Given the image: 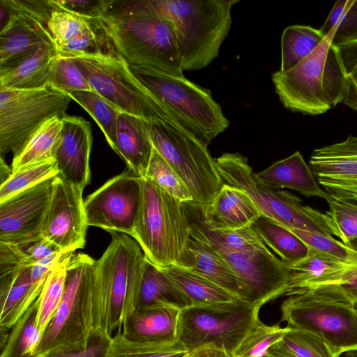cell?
<instances>
[{"instance_id": "obj_58", "label": "cell", "mask_w": 357, "mask_h": 357, "mask_svg": "<svg viewBox=\"0 0 357 357\" xmlns=\"http://www.w3.org/2000/svg\"><path fill=\"white\" fill-rule=\"evenodd\" d=\"M356 307H357V305H356Z\"/></svg>"}, {"instance_id": "obj_17", "label": "cell", "mask_w": 357, "mask_h": 357, "mask_svg": "<svg viewBox=\"0 0 357 357\" xmlns=\"http://www.w3.org/2000/svg\"><path fill=\"white\" fill-rule=\"evenodd\" d=\"M83 190L59 175L54 177L41 235L64 252H75L85 245L88 225Z\"/></svg>"}, {"instance_id": "obj_55", "label": "cell", "mask_w": 357, "mask_h": 357, "mask_svg": "<svg viewBox=\"0 0 357 357\" xmlns=\"http://www.w3.org/2000/svg\"><path fill=\"white\" fill-rule=\"evenodd\" d=\"M268 357H297L282 343L279 342L273 345L268 351Z\"/></svg>"}, {"instance_id": "obj_20", "label": "cell", "mask_w": 357, "mask_h": 357, "mask_svg": "<svg viewBox=\"0 0 357 357\" xmlns=\"http://www.w3.org/2000/svg\"><path fill=\"white\" fill-rule=\"evenodd\" d=\"M61 137L55 150L59 174L64 180L82 189L90 181V153L93 137L86 120L66 114L62 118Z\"/></svg>"}, {"instance_id": "obj_50", "label": "cell", "mask_w": 357, "mask_h": 357, "mask_svg": "<svg viewBox=\"0 0 357 357\" xmlns=\"http://www.w3.org/2000/svg\"><path fill=\"white\" fill-rule=\"evenodd\" d=\"M60 10L82 18L96 20L107 15L114 0H54Z\"/></svg>"}, {"instance_id": "obj_47", "label": "cell", "mask_w": 357, "mask_h": 357, "mask_svg": "<svg viewBox=\"0 0 357 357\" xmlns=\"http://www.w3.org/2000/svg\"><path fill=\"white\" fill-rule=\"evenodd\" d=\"M287 228L298 236L310 248L346 262L357 264V250L335 240L333 236H328L292 227Z\"/></svg>"}, {"instance_id": "obj_31", "label": "cell", "mask_w": 357, "mask_h": 357, "mask_svg": "<svg viewBox=\"0 0 357 357\" xmlns=\"http://www.w3.org/2000/svg\"><path fill=\"white\" fill-rule=\"evenodd\" d=\"M264 244L287 266L303 259L310 247L284 225L260 214L251 225Z\"/></svg>"}, {"instance_id": "obj_4", "label": "cell", "mask_w": 357, "mask_h": 357, "mask_svg": "<svg viewBox=\"0 0 357 357\" xmlns=\"http://www.w3.org/2000/svg\"><path fill=\"white\" fill-rule=\"evenodd\" d=\"M190 227L183 202L148 178H142V194L133 238L145 257L160 268L176 265L187 268Z\"/></svg>"}, {"instance_id": "obj_42", "label": "cell", "mask_w": 357, "mask_h": 357, "mask_svg": "<svg viewBox=\"0 0 357 357\" xmlns=\"http://www.w3.org/2000/svg\"><path fill=\"white\" fill-rule=\"evenodd\" d=\"M291 329L279 324L266 325L260 321L243 338L232 357H268V349L282 341Z\"/></svg>"}, {"instance_id": "obj_38", "label": "cell", "mask_w": 357, "mask_h": 357, "mask_svg": "<svg viewBox=\"0 0 357 357\" xmlns=\"http://www.w3.org/2000/svg\"><path fill=\"white\" fill-rule=\"evenodd\" d=\"M73 252H68L47 278L40 296L38 298L37 326L42 334L54 317L63 298L66 264Z\"/></svg>"}, {"instance_id": "obj_30", "label": "cell", "mask_w": 357, "mask_h": 357, "mask_svg": "<svg viewBox=\"0 0 357 357\" xmlns=\"http://www.w3.org/2000/svg\"><path fill=\"white\" fill-rule=\"evenodd\" d=\"M57 55L54 45H45L17 66L0 69V88L36 89L46 86L52 61Z\"/></svg>"}, {"instance_id": "obj_6", "label": "cell", "mask_w": 357, "mask_h": 357, "mask_svg": "<svg viewBox=\"0 0 357 357\" xmlns=\"http://www.w3.org/2000/svg\"><path fill=\"white\" fill-rule=\"evenodd\" d=\"M98 20L128 65L183 76L176 35L169 22L144 15L109 13Z\"/></svg>"}, {"instance_id": "obj_33", "label": "cell", "mask_w": 357, "mask_h": 357, "mask_svg": "<svg viewBox=\"0 0 357 357\" xmlns=\"http://www.w3.org/2000/svg\"><path fill=\"white\" fill-rule=\"evenodd\" d=\"M162 269L188 296L192 305L227 303L238 298L189 268L172 265Z\"/></svg>"}, {"instance_id": "obj_27", "label": "cell", "mask_w": 357, "mask_h": 357, "mask_svg": "<svg viewBox=\"0 0 357 357\" xmlns=\"http://www.w3.org/2000/svg\"><path fill=\"white\" fill-rule=\"evenodd\" d=\"M188 250L192 264L189 268L238 298L248 302L245 286L224 258L210 245L190 235Z\"/></svg>"}, {"instance_id": "obj_28", "label": "cell", "mask_w": 357, "mask_h": 357, "mask_svg": "<svg viewBox=\"0 0 357 357\" xmlns=\"http://www.w3.org/2000/svg\"><path fill=\"white\" fill-rule=\"evenodd\" d=\"M191 305L190 300L165 271L145 257L135 310L154 306L182 310Z\"/></svg>"}, {"instance_id": "obj_44", "label": "cell", "mask_w": 357, "mask_h": 357, "mask_svg": "<svg viewBox=\"0 0 357 357\" xmlns=\"http://www.w3.org/2000/svg\"><path fill=\"white\" fill-rule=\"evenodd\" d=\"M281 342L297 357H340L324 339L310 331L291 328Z\"/></svg>"}, {"instance_id": "obj_34", "label": "cell", "mask_w": 357, "mask_h": 357, "mask_svg": "<svg viewBox=\"0 0 357 357\" xmlns=\"http://www.w3.org/2000/svg\"><path fill=\"white\" fill-rule=\"evenodd\" d=\"M62 126V118L59 117H54L41 126L20 152L13 156L11 172L54 158L61 137Z\"/></svg>"}, {"instance_id": "obj_7", "label": "cell", "mask_w": 357, "mask_h": 357, "mask_svg": "<svg viewBox=\"0 0 357 357\" xmlns=\"http://www.w3.org/2000/svg\"><path fill=\"white\" fill-rule=\"evenodd\" d=\"M109 233L112 241L96 260V271L106 330L112 336L135 310L145 256L131 236L118 231Z\"/></svg>"}, {"instance_id": "obj_1", "label": "cell", "mask_w": 357, "mask_h": 357, "mask_svg": "<svg viewBox=\"0 0 357 357\" xmlns=\"http://www.w3.org/2000/svg\"><path fill=\"white\" fill-rule=\"evenodd\" d=\"M239 0L116 1L112 15H144L169 22L175 31L183 70L208 66L218 55Z\"/></svg>"}, {"instance_id": "obj_35", "label": "cell", "mask_w": 357, "mask_h": 357, "mask_svg": "<svg viewBox=\"0 0 357 357\" xmlns=\"http://www.w3.org/2000/svg\"><path fill=\"white\" fill-rule=\"evenodd\" d=\"M325 36L319 29L305 25H291L285 28L281 36L280 72L294 67L312 53L322 43Z\"/></svg>"}, {"instance_id": "obj_53", "label": "cell", "mask_w": 357, "mask_h": 357, "mask_svg": "<svg viewBox=\"0 0 357 357\" xmlns=\"http://www.w3.org/2000/svg\"><path fill=\"white\" fill-rule=\"evenodd\" d=\"M342 102L357 111V65L347 76V91Z\"/></svg>"}, {"instance_id": "obj_51", "label": "cell", "mask_w": 357, "mask_h": 357, "mask_svg": "<svg viewBox=\"0 0 357 357\" xmlns=\"http://www.w3.org/2000/svg\"><path fill=\"white\" fill-rule=\"evenodd\" d=\"M321 287L338 298L357 305V266L349 270L336 284Z\"/></svg>"}, {"instance_id": "obj_54", "label": "cell", "mask_w": 357, "mask_h": 357, "mask_svg": "<svg viewBox=\"0 0 357 357\" xmlns=\"http://www.w3.org/2000/svg\"><path fill=\"white\" fill-rule=\"evenodd\" d=\"M190 354L195 357H232L225 350L212 347H204Z\"/></svg>"}, {"instance_id": "obj_9", "label": "cell", "mask_w": 357, "mask_h": 357, "mask_svg": "<svg viewBox=\"0 0 357 357\" xmlns=\"http://www.w3.org/2000/svg\"><path fill=\"white\" fill-rule=\"evenodd\" d=\"M260 307L240 298L206 305H191L180 310L178 340L192 353L212 347L231 356L259 322Z\"/></svg>"}, {"instance_id": "obj_12", "label": "cell", "mask_w": 357, "mask_h": 357, "mask_svg": "<svg viewBox=\"0 0 357 357\" xmlns=\"http://www.w3.org/2000/svg\"><path fill=\"white\" fill-rule=\"evenodd\" d=\"M153 148L177 172L192 202L210 204L224 183L207 146L178 126L166 121L151 123Z\"/></svg>"}, {"instance_id": "obj_26", "label": "cell", "mask_w": 357, "mask_h": 357, "mask_svg": "<svg viewBox=\"0 0 357 357\" xmlns=\"http://www.w3.org/2000/svg\"><path fill=\"white\" fill-rule=\"evenodd\" d=\"M254 176L268 187L289 188L307 198L318 197L327 200L329 196V193L318 183L300 151H296L290 156L274 162L261 172L254 173Z\"/></svg>"}, {"instance_id": "obj_48", "label": "cell", "mask_w": 357, "mask_h": 357, "mask_svg": "<svg viewBox=\"0 0 357 357\" xmlns=\"http://www.w3.org/2000/svg\"><path fill=\"white\" fill-rule=\"evenodd\" d=\"M112 337L105 332L94 331L85 346L61 348L37 357H109Z\"/></svg>"}, {"instance_id": "obj_2", "label": "cell", "mask_w": 357, "mask_h": 357, "mask_svg": "<svg viewBox=\"0 0 357 357\" xmlns=\"http://www.w3.org/2000/svg\"><path fill=\"white\" fill-rule=\"evenodd\" d=\"M94 331L107 333L98 291L96 260L73 252L66 264L62 300L31 357L61 348L85 346Z\"/></svg>"}, {"instance_id": "obj_29", "label": "cell", "mask_w": 357, "mask_h": 357, "mask_svg": "<svg viewBox=\"0 0 357 357\" xmlns=\"http://www.w3.org/2000/svg\"><path fill=\"white\" fill-rule=\"evenodd\" d=\"M190 227V235L208 243L215 250L242 252L264 245L252 226L241 229H216L206 225L195 210L192 201L183 202Z\"/></svg>"}, {"instance_id": "obj_56", "label": "cell", "mask_w": 357, "mask_h": 357, "mask_svg": "<svg viewBox=\"0 0 357 357\" xmlns=\"http://www.w3.org/2000/svg\"><path fill=\"white\" fill-rule=\"evenodd\" d=\"M340 357H357V350L345 352Z\"/></svg>"}, {"instance_id": "obj_18", "label": "cell", "mask_w": 357, "mask_h": 357, "mask_svg": "<svg viewBox=\"0 0 357 357\" xmlns=\"http://www.w3.org/2000/svg\"><path fill=\"white\" fill-rule=\"evenodd\" d=\"M54 178L0 202V243L17 244L41 235Z\"/></svg>"}, {"instance_id": "obj_8", "label": "cell", "mask_w": 357, "mask_h": 357, "mask_svg": "<svg viewBox=\"0 0 357 357\" xmlns=\"http://www.w3.org/2000/svg\"><path fill=\"white\" fill-rule=\"evenodd\" d=\"M281 320L289 328L314 333L341 356L357 350V307L323 287L289 296Z\"/></svg>"}, {"instance_id": "obj_45", "label": "cell", "mask_w": 357, "mask_h": 357, "mask_svg": "<svg viewBox=\"0 0 357 357\" xmlns=\"http://www.w3.org/2000/svg\"><path fill=\"white\" fill-rule=\"evenodd\" d=\"M48 84L67 93L77 91H92L75 62L59 54L52 61Z\"/></svg>"}, {"instance_id": "obj_14", "label": "cell", "mask_w": 357, "mask_h": 357, "mask_svg": "<svg viewBox=\"0 0 357 357\" xmlns=\"http://www.w3.org/2000/svg\"><path fill=\"white\" fill-rule=\"evenodd\" d=\"M8 18L0 30V69L11 68L45 45L54 44L48 29L54 0H0Z\"/></svg>"}, {"instance_id": "obj_32", "label": "cell", "mask_w": 357, "mask_h": 357, "mask_svg": "<svg viewBox=\"0 0 357 357\" xmlns=\"http://www.w3.org/2000/svg\"><path fill=\"white\" fill-rule=\"evenodd\" d=\"M324 218L332 236L357 250V193H329Z\"/></svg>"}, {"instance_id": "obj_21", "label": "cell", "mask_w": 357, "mask_h": 357, "mask_svg": "<svg viewBox=\"0 0 357 357\" xmlns=\"http://www.w3.org/2000/svg\"><path fill=\"white\" fill-rule=\"evenodd\" d=\"M202 220L216 229H237L250 226L261 214L250 197L242 190L224 184L210 204L192 201Z\"/></svg>"}, {"instance_id": "obj_19", "label": "cell", "mask_w": 357, "mask_h": 357, "mask_svg": "<svg viewBox=\"0 0 357 357\" xmlns=\"http://www.w3.org/2000/svg\"><path fill=\"white\" fill-rule=\"evenodd\" d=\"M309 165L328 193H357V136L315 149Z\"/></svg>"}, {"instance_id": "obj_52", "label": "cell", "mask_w": 357, "mask_h": 357, "mask_svg": "<svg viewBox=\"0 0 357 357\" xmlns=\"http://www.w3.org/2000/svg\"><path fill=\"white\" fill-rule=\"evenodd\" d=\"M337 47L347 75H348L357 65V40Z\"/></svg>"}, {"instance_id": "obj_36", "label": "cell", "mask_w": 357, "mask_h": 357, "mask_svg": "<svg viewBox=\"0 0 357 357\" xmlns=\"http://www.w3.org/2000/svg\"><path fill=\"white\" fill-rule=\"evenodd\" d=\"M38 298L11 328L0 357H31L42 333L37 326Z\"/></svg>"}, {"instance_id": "obj_24", "label": "cell", "mask_w": 357, "mask_h": 357, "mask_svg": "<svg viewBox=\"0 0 357 357\" xmlns=\"http://www.w3.org/2000/svg\"><path fill=\"white\" fill-rule=\"evenodd\" d=\"M356 266L310 248L303 259L288 266L290 275L286 296L336 284Z\"/></svg>"}, {"instance_id": "obj_23", "label": "cell", "mask_w": 357, "mask_h": 357, "mask_svg": "<svg viewBox=\"0 0 357 357\" xmlns=\"http://www.w3.org/2000/svg\"><path fill=\"white\" fill-rule=\"evenodd\" d=\"M180 310L169 306L136 309L123 322V336L137 343H174L178 341Z\"/></svg>"}, {"instance_id": "obj_16", "label": "cell", "mask_w": 357, "mask_h": 357, "mask_svg": "<svg viewBox=\"0 0 357 357\" xmlns=\"http://www.w3.org/2000/svg\"><path fill=\"white\" fill-rule=\"evenodd\" d=\"M215 250L243 282L248 303L261 307L287 294L290 269L265 244L242 252Z\"/></svg>"}, {"instance_id": "obj_57", "label": "cell", "mask_w": 357, "mask_h": 357, "mask_svg": "<svg viewBox=\"0 0 357 357\" xmlns=\"http://www.w3.org/2000/svg\"><path fill=\"white\" fill-rule=\"evenodd\" d=\"M186 357H195L192 354H190L188 356H187Z\"/></svg>"}, {"instance_id": "obj_3", "label": "cell", "mask_w": 357, "mask_h": 357, "mask_svg": "<svg viewBox=\"0 0 357 357\" xmlns=\"http://www.w3.org/2000/svg\"><path fill=\"white\" fill-rule=\"evenodd\" d=\"M336 31L334 26L319 47L294 67L271 75L275 92L285 108L318 115L343 102L347 75L337 47L332 44Z\"/></svg>"}, {"instance_id": "obj_37", "label": "cell", "mask_w": 357, "mask_h": 357, "mask_svg": "<svg viewBox=\"0 0 357 357\" xmlns=\"http://www.w3.org/2000/svg\"><path fill=\"white\" fill-rule=\"evenodd\" d=\"M68 94L92 116L114 150L121 112L93 91H77Z\"/></svg>"}, {"instance_id": "obj_40", "label": "cell", "mask_w": 357, "mask_h": 357, "mask_svg": "<svg viewBox=\"0 0 357 357\" xmlns=\"http://www.w3.org/2000/svg\"><path fill=\"white\" fill-rule=\"evenodd\" d=\"M189 351L178 340L174 343H137L126 340L121 329L112 337L109 357H186Z\"/></svg>"}, {"instance_id": "obj_41", "label": "cell", "mask_w": 357, "mask_h": 357, "mask_svg": "<svg viewBox=\"0 0 357 357\" xmlns=\"http://www.w3.org/2000/svg\"><path fill=\"white\" fill-rule=\"evenodd\" d=\"M334 26L337 31L333 45L338 47L357 40V0L337 1L319 30L326 36Z\"/></svg>"}, {"instance_id": "obj_49", "label": "cell", "mask_w": 357, "mask_h": 357, "mask_svg": "<svg viewBox=\"0 0 357 357\" xmlns=\"http://www.w3.org/2000/svg\"><path fill=\"white\" fill-rule=\"evenodd\" d=\"M6 245L9 246L19 264L26 266H33L46 257L62 252L57 246L42 235L20 243Z\"/></svg>"}, {"instance_id": "obj_39", "label": "cell", "mask_w": 357, "mask_h": 357, "mask_svg": "<svg viewBox=\"0 0 357 357\" xmlns=\"http://www.w3.org/2000/svg\"><path fill=\"white\" fill-rule=\"evenodd\" d=\"M59 174L54 158L22 167L1 183L0 202Z\"/></svg>"}, {"instance_id": "obj_25", "label": "cell", "mask_w": 357, "mask_h": 357, "mask_svg": "<svg viewBox=\"0 0 357 357\" xmlns=\"http://www.w3.org/2000/svg\"><path fill=\"white\" fill-rule=\"evenodd\" d=\"M151 122L127 113L119 116L114 151L124 160L128 169L145 177L153 150Z\"/></svg>"}, {"instance_id": "obj_5", "label": "cell", "mask_w": 357, "mask_h": 357, "mask_svg": "<svg viewBox=\"0 0 357 357\" xmlns=\"http://www.w3.org/2000/svg\"><path fill=\"white\" fill-rule=\"evenodd\" d=\"M128 67L179 126L207 146L228 127V119L209 90L184 76L171 75L141 66Z\"/></svg>"}, {"instance_id": "obj_13", "label": "cell", "mask_w": 357, "mask_h": 357, "mask_svg": "<svg viewBox=\"0 0 357 357\" xmlns=\"http://www.w3.org/2000/svg\"><path fill=\"white\" fill-rule=\"evenodd\" d=\"M72 98L50 85L36 89L0 88V154L17 155L46 121L63 118Z\"/></svg>"}, {"instance_id": "obj_10", "label": "cell", "mask_w": 357, "mask_h": 357, "mask_svg": "<svg viewBox=\"0 0 357 357\" xmlns=\"http://www.w3.org/2000/svg\"><path fill=\"white\" fill-rule=\"evenodd\" d=\"M215 160L223 183L244 191L261 214L287 227L333 236L322 213L303 205L301 199L287 191L259 182L246 157L226 153Z\"/></svg>"}, {"instance_id": "obj_46", "label": "cell", "mask_w": 357, "mask_h": 357, "mask_svg": "<svg viewBox=\"0 0 357 357\" xmlns=\"http://www.w3.org/2000/svg\"><path fill=\"white\" fill-rule=\"evenodd\" d=\"M92 22L91 20L82 18L67 11H54L47 26L56 49L58 50L80 36L91 27Z\"/></svg>"}, {"instance_id": "obj_15", "label": "cell", "mask_w": 357, "mask_h": 357, "mask_svg": "<svg viewBox=\"0 0 357 357\" xmlns=\"http://www.w3.org/2000/svg\"><path fill=\"white\" fill-rule=\"evenodd\" d=\"M142 194V177L130 169L108 180L84 200L88 227L132 237Z\"/></svg>"}, {"instance_id": "obj_22", "label": "cell", "mask_w": 357, "mask_h": 357, "mask_svg": "<svg viewBox=\"0 0 357 357\" xmlns=\"http://www.w3.org/2000/svg\"><path fill=\"white\" fill-rule=\"evenodd\" d=\"M31 267L0 262V328L10 329L38 298Z\"/></svg>"}, {"instance_id": "obj_43", "label": "cell", "mask_w": 357, "mask_h": 357, "mask_svg": "<svg viewBox=\"0 0 357 357\" xmlns=\"http://www.w3.org/2000/svg\"><path fill=\"white\" fill-rule=\"evenodd\" d=\"M145 177L182 202L192 201L183 181L154 148Z\"/></svg>"}, {"instance_id": "obj_11", "label": "cell", "mask_w": 357, "mask_h": 357, "mask_svg": "<svg viewBox=\"0 0 357 357\" xmlns=\"http://www.w3.org/2000/svg\"><path fill=\"white\" fill-rule=\"evenodd\" d=\"M61 56L73 59L86 77L91 90L121 112L150 122L160 120L169 121L182 128L134 76L128 64L121 56L101 54Z\"/></svg>"}]
</instances>
